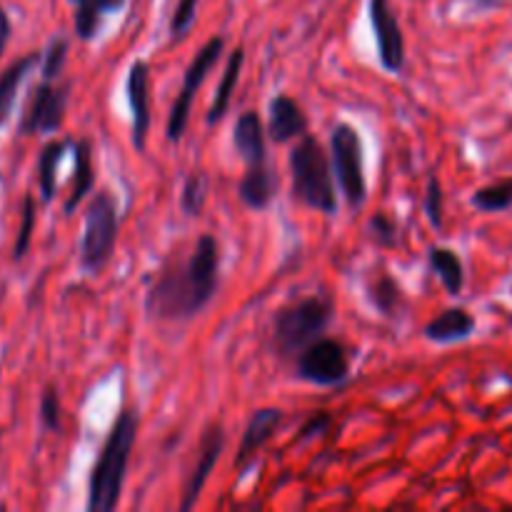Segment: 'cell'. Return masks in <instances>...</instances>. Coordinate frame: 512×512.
I'll list each match as a JSON object with an SVG mask.
<instances>
[{
	"mask_svg": "<svg viewBox=\"0 0 512 512\" xmlns=\"http://www.w3.org/2000/svg\"><path fill=\"white\" fill-rule=\"evenodd\" d=\"M220 245L213 235H200L193 253L183 263L163 268L150 285V313L160 320H188L205 308L218 293Z\"/></svg>",
	"mask_w": 512,
	"mask_h": 512,
	"instance_id": "1",
	"label": "cell"
},
{
	"mask_svg": "<svg viewBox=\"0 0 512 512\" xmlns=\"http://www.w3.org/2000/svg\"><path fill=\"white\" fill-rule=\"evenodd\" d=\"M135 438H138V415L133 410H123L110 428L98 463L90 473V512H110L118 508Z\"/></svg>",
	"mask_w": 512,
	"mask_h": 512,
	"instance_id": "2",
	"label": "cell"
},
{
	"mask_svg": "<svg viewBox=\"0 0 512 512\" xmlns=\"http://www.w3.org/2000/svg\"><path fill=\"white\" fill-rule=\"evenodd\" d=\"M235 150L245 163V173L240 178L238 195L250 210H263L273 203L278 193V180L270 173L268 158H265V125L255 110H248L238 118L233 130Z\"/></svg>",
	"mask_w": 512,
	"mask_h": 512,
	"instance_id": "3",
	"label": "cell"
},
{
	"mask_svg": "<svg viewBox=\"0 0 512 512\" xmlns=\"http://www.w3.org/2000/svg\"><path fill=\"white\" fill-rule=\"evenodd\" d=\"M290 175H293L295 200L318 213L335 215L338 195H335L333 165L320 140H315L313 135L305 133L290 150Z\"/></svg>",
	"mask_w": 512,
	"mask_h": 512,
	"instance_id": "4",
	"label": "cell"
},
{
	"mask_svg": "<svg viewBox=\"0 0 512 512\" xmlns=\"http://www.w3.org/2000/svg\"><path fill=\"white\" fill-rule=\"evenodd\" d=\"M333 313V300L325 295H308L280 308L273 323V340L278 353L283 358L303 353L310 343L323 338Z\"/></svg>",
	"mask_w": 512,
	"mask_h": 512,
	"instance_id": "5",
	"label": "cell"
},
{
	"mask_svg": "<svg viewBox=\"0 0 512 512\" xmlns=\"http://www.w3.org/2000/svg\"><path fill=\"white\" fill-rule=\"evenodd\" d=\"M118 243V203L110 190H98L85 208V228L80 240V268L95 275L113 258Z\"/></svg>",
	"mask_w": 512,
	"mask_h": 512,
	"instance_id": "6",
	"label": "cell"
},
{
	"mask_svg": "<svg viewBox=\"0 0 512 512\" xmlns=\"http://www.w3.org/2000/svg\"><path fill=\"white\" fill-rule=\"evenodd\" d=\"M330 148H333V170L340 193L345 195L350 208L360 210L368 198V180L363 165V140L358 130L350 123H338L330 135Z\"/></svg>",
	"mask_w": 512,
	"mask_h": 512,
	"instance_id": "7",
	"label": "cell"
},
{
	"mask_svg": "<svg viewBox=\"0 0 512 512\" xmlns=\"http://www.w3.org/2000/svg\"><path fill=\"white\" fill-rule=\"evenodd\" d=\"M298 375L305 383L333 388L350 375V358L343 343L333 338H318L298 355Z\"/></svg>",
	"mask_w": 512,
	"mask_h": 512,
	"instance_id": "8",
	"label": "cell"
},
{
	"mask_svg": "<svg viewBox=\"0 0 512 512\" xmlns=\"http://www.w3.org/2000/svg\"><path fill=\"white\" fill-rule=\"evenodd\" d=\"M223 48H225L223 38H210L208 43L198 50V55H195L193 63L188 65V70H185L183 85H180L178 98H175L173 110H170V120H168V140H173V143H178V140L183 138L195 93H198V88L203 85L205 75H208L210 70H213V65L220 60Z\"/></svg>",
	"mask_w": 512,
	"mask_h": 512,
	"instance_id": "9",
	"label": "cell"
},
{
	"mask_svg": "<svg viewBox=\"0 0 512 512\" xmlns=\"http://www.w3.org/2000/svg\"><path fill=\"white\" fill-rule=\"evenodd\" d=\"M70 85H53L50 80H43L30 95V103L20 118V133L38 135V133H55L63 125L65 105H68Z\"/></svg>",
	"mask_w": 512,
	"mask_h": 512,
	"instance_id": "10",
	"label": "cell"
},
{
	"mask_svg": "<svg viewBox=\"0 0 512 512\" xmlns=\"http://www.w3.org/2000/svg\"><path fill=\"white\" fill-rule=\"evenodd\" d=\"M370 23L378 40V58L388 73H400L405 65V38L390 0H370Z\"/></svg>",
	"mask_w": 512,
	"mask_h": 512,
	"instance_id": "11",
	"label": "cell"
},
{
	"mask_svg": "<svg viewBox=\"0 0 512 512\" xmlns=\"http://www.w3.org/2000/svg\"><path fill=\"white\" fill-rule=\"evenodd\" d=\"M223 448H225L223 423L208 425L203 433V438H200V445H198V463H195L193 473H190L188 485H185V490H183V500H180V510L183 512L193 510V505L198 503L200 493H203L205 483H208L210 473H213V468H215V463H218Z\"/></svg>",
	"mask_w": 512,
	"mask_h": 512,
	"instance_id": "12",
	"label": "cell"
},
{
	"mask_svg": "<svg viewBox=\"0 0 512 512\" xmlns=\"http://www.w3.org/2000/svg\"><path fill=\"white\" fill-rule=\"evenodd\" d=\"M148 63L145 60H135L130 65L128 73V105L133 113V145L138 153L145 150V138H148L150 128V103H148Z\"/></svg>",
	"mask_w": 512,
	"mask_h": 512,
	"instance_id": "13",
	"label": "cell"
},
{
	"mask_svg": "<svg viewBox=\"0 0 512 512\" xmlns=\"http://www.w3.org/2000/svg\"><path fill=\"white\" fill-rule=\"evenodd\" d=\"M308 133V118L303 108L288 95H275L270 100L268 115V135L275 143H290L295 138H303Z\"/></svg>",
	"mask_w": 512,
	"mask_h": 512,
	"instance_id": "14",
	"label": "cell"
},
{
	"mask_svg": "<svg viewBox=\"0 0 512 512\" xmlns=\"http://www.w3.org/2000/svg\"><path fill=\"white\" fill-rule=\"evenodd\" d=\"M283 423V410L278 408H263L255 410L253 418H250L248 428H245L243 440H240L238 455H235V468L243 470L250 460L258 455V450L268 443L275 435L278 425Z\"/></svg>",
	"mask_w": 512,
	"mask_h": 512,
	"instance_id": "15",
	"label": "cell"
},
{
	"mask_svg": "<svg viewBox=\"0 0 512 512\" xmlns=\"http://www.w3.org/2000/svg\"><path fill=\"white\" fill-rule=\"evenodd\" d=\"M43 60V53H28L23 58H18L15 63H10L8 68L0 73V128L10 120L15 108V100H18V90L23 85V80L28 78L30 70Z\"/></svg>",
	"mask_w": 512,
	"mask_h": 512,
	"instance_id": "16",
	"label": "cell"
},
{
	"mask_svg": "<svg viewBox=\"0 0 512 512\" xmlns=\"http://www.w3.org/2000/svg\"><path fill=\"white\" fill-rule=\"evenodd\" d=\"M475 325L478 323H475V318L465 308H448L445 313H440L438 318H433L425 325V338L440 345L458 343V340H465L473 335Z\"/></svg>",
	"mask_w": 512,
	"mask_h": 512,
	"instance_id": "17",
	"label": "cell"
},
{
	"mask_svg": "<svg viewBox=\"0 0 512 512\" xmlns=\"http://www.w3.org/2000/svg\"><path fill=\"white\" fill-rule=\"evenodd\" d=\"M73 153H75V175H73V190H70V198L65 200V215H73L75 208L80 205V200H83L95 185L93 148H90V140L85 138L75 140Z\"/></svg>",
	"mask_w": 512,
	"mask_h": 512,
	"instance_id": "18",
	"label": "cell"
},
{
	"mask_svg": "<svg viewBox=\"0 0 512 512\" xmlns=\"http://www.w3.org/2000/svg\"><path fill=\"white\" fill-rule=\"evenodd\" d=\"M428 263L430 270L440 278L443 288L448 290V295H460L463 293V285H465V270H463V260L455 250L450 248H430L428 253Z\"/></svg>",
	"mask_w": 512,
	"mask_h": 512,
	"instance_id": "19",
	"label": "cell"
},
{
	"mask_svg": "<svg viewBox=\"0 0 512 512\" xmlns=\"http://www.w3.org/2000/svg\"><path fill=\"white\" fill-rule=\"evenodd\" d=\"M70 140H53L40 150L38 158V185H40V198L43 203H53L55 190H58V165L63 160L65 150L70 148Z\"/></svg>",
	"mask_w": 512,
	"mask_h": 512,
	"instance_id": "20",
	"label": "cell"
},
{
	"mask_svg": "<svg viewBox=\"0 0 512 512\" xmlns=\"http://www.w3.org/2000/svg\"><path fill=\"white\" fill-rule=\"evenodd\" d=\"M243 63H245V50L235 48L233 53H230L228 65H225V73H223V78H220V83H218V93H215L213 105H210V110H208V125L220 123V120L225 118V113H228L230 98H233V90H235V85H238V80H240V70H243Z\"/></svg>",
	"mask_w": 512,
	"mask_h": 512,
	"instance_id": "21",
	"label": "cell"
},
{
	"mask_svg": "<svg viewBox=\"0 0 512 512\" xmlns=\"http://www.w3.org/2000/svg\"><path fill=\"white\" fill-rule=\"evenodd\" d=\"M473 205L483 213H503V210L512 208V178H503L498 183L475 190Z\"/></svg>",
	"mask_w": 512,
	"mask_h": 512,
	"instance_id": "22",
	"label": "cell"
},
{
	"mask_svg": "<svg viewBox=\"0 0 512 512\" xmlns=\"http://www.w3.org/2000/svg\"><path fill=\"white\" fill-rule=\"evenodd\" d=\"M368 295L373 300L375 308L380 310L383 315H395L398 305L403 303V293H400V285L390 278L388 273H380L370 280L368 285Z\"/></svg>",
	"mask_w": 512,
	"mask_h": 512,
	"instance_id": "23",
	"label": "cell"
},
{
	"mask_svg": "<svg viewBox=\"0 0 512 512\" xmlns=\"http://www.w3.org/2000/svg\"><path fill=\"white\" fill-rule=\"evenodd\" d=\"M75 5V33L80 40H93L98 35L100 18L105 15L103 0H70Z\"/></svg>",
	"mask_w": 512,
	"mask_h": 512,
	"instance_id": "24",
	"label": "cell"
},
{
	"mask_svg": "<svg viewBox=\"0 0 512 512\" xmlns=\"http://www.w3.org/2000/svg\"><path fill=\"white\" fill-rule=\"evenodd\" d=\"M205 198H208V175L203 170H193L180 193V208L185 215H200Z\"/></svg>",
	"mask_w": 512,
	"mask_h": 512,
	"instance_id": "25",
	"label": "cell"
},
{
	"mask_svg": "<svg viewBox=\"0 0 512 512\" xmlns=\"http://www.w3.org/2000/svg\"><path fill=\"white\" fill-rule=\"evenodd\" d=\"M35 198L30 193H25L23 198V208H20V230H18V240L13 245V260H23L25 253L30 248V238H33V228H35Z\"/></svg>",
	"mask_w": 512,
	"mask_h": 512,
	"instance_id": "26",
	"label": "cell"
},
{
	"mask_svg": "<svg viewBox=\"0 0 512 512\" xmlns=\"http://www.w3.org/2000/svg\"><path fill=\"white\" fill-rule=\"evenodd\" d=\"M65 60H68V40L63 38V35H55L53 40L48 43V48H45L43 53V80H55L60 73H63L65 68Z\"/></svg>",
	"mask_w": 512,
	"mask_h": 512,
	"instance_id": "27",
	"label": "cell"
},
{
	"mask_svg": "<svg viewBox=\"0 0 512 512\" xmlns=\"http://www.w3.org/2000/svg\"><path fill=\"white\" fill-rule=\"evenodd\" d=\"M195 13H198V0H178L173 20H170V35H173V40H180L188 35V30L195 23Z\"/></svg>",
	"mask_w": 512,
	"mask_h": 512,
	"instance_id": "28",
	"label": "cell"
},
{
	"mask_svg": "<svg viewBox=\"0 0 512 512\" xmlns=\"http://www.w3.org/2000/svg\"><path fill=\"white\" fill-rule=\"evenodd\" d=\"M40 423H43L45 430H53V433L60 430V398L53 385H48L40 395Z\"/></svg>",
	"mask_w": 512,
	"mask_h": 512,
	"instance_id": "29",
	"label": "cell"
},
{
	"mask_svg": "<svg viewBox=\"0 0 512 512\" xmlns=\"http://www.w3.org/2000/svg\"><path fill=\"white\" fill-rule=\"evenodd\" d=\"M425 213H428L433 228H443V185L438 175L428 178V193H425Z\"/></svg>",
	"mask_w": 512,
	"mask_h": 512,
	"instance_id": "30",
	"label": "cell"
},
{
	"mask_svg": "<svg viewBox=\"0 0 512 512\" xmlns=\"http://www.w3.org/2000/svg\"><path fill=\"white\" fill-rule=\"evenodd\" d=\"M370 233H373V238L378 240V245H383V248H393V245L398 243V225H395L393 218H388V215L383 213H375L373 218H370Z\"/></svg>",
	"mask_w": 512,
	"mask_h": 512,
	"instance_id": "31",
	"label": "cell"
},
{
	"mask_svg": "<svg viewBox=\"0 0 512 512\" xmlns=\"http://www.w3.org/2000/svg\"><path fill=\"white\" fill-rule=\"evenodd\" d=\"M8 38H10V20H8V13L3 10V5H0V58H3V50L5 45H8Z\"/></svg>",
	"mask_w": 512,
	"mask_h": 512,
	"instance_id": "32",
	"label": "cell"
},
{
	"mask_svg": "<svg viewBox=\"0 0 512 512\" xmlns=\"http://www.w3.org/2000/svg\"><path fill=\"white\" fill-rule=\"evenodd\" d=\"M105 5V13H115V10H120L125 5V0H103Z\"/></svg>",
	"mask_w": 512,
	"mask_h": 512,
	"instance_id": "33",
	"label": "cell"
},
{
	"mask_svg": "<svg viewBox=\"0 0 512 512\" xmlns=\"http://www.w3.org/2000/svg\"><path fill=\"white\" fill-rule=\"evenodd\" d=\"M483 3H488V5H493V3H495V0H483Z\"/></svg>",
	"mask_w": 512,
	"mask_h": 512,
	"instance_id": "34",
	"label": "cell"
}]
</instances>
